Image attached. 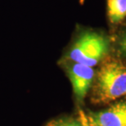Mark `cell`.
<instances>
[{
	"label": "cell",
	"instance_id": "obj_1",
	"mask_svg": "<svg viewBox=\"0 0 126 126\" xmlns=\"http://www.w3.org/2000/svg\"><path fill=\"white\" fill-rule=\"evenodd\" d=\"M110 46V40L105 33L97 30L77 26L65 61L94 67L106 59L109 53Z\"/></svg>",
	"mask_w": 126,
	"mask_h": 126
},
{
	"label": "cell",
	"instance_id": "obj_2",
	"mask_svg": "<svg viewBox=\"0 0 126 126\" xmlns=\"http://www.w3.org/2000/svg\"><path fill=\"white\" fill-rule=\"evenodd\" d=\"M94 80V98L98 102H110L126 96V65L120 60H105Z\"/></svg>",
	"mask_w": 126,
	"mask_h": 126
},
{
	"label": "cell",
	"instance_id": "obj_3",
	"mask_svg": "<svg viewBox=\"0 0 126 126\" xmlns=\"http://www.w3.org/2000/svg\"><path fill=\"white\" fill-rule=\"evenodd\" d=\"M64 65L71 83L73 93L77 100L81 102L94 80L96 72L94 67L70 61H65Z\"/></svg>",
	"mask_w": 126,
	"mask_h": 126
},
{
	"label": "cell",
	"instance_id": "obj_4",
	"mask_svg": "<svg viewBox=\"0 0 126 126\" xmlns=\"http://www.w3.org/2000/svg\"><path fill=\"white\" fill-rule=\"evenodd\" d=\"M87 120L90 126H126V102L92 113L87 117Z\"/></svg>",
	"mask_w": 126,
	"mask_h": 126
},
{
	"label": "cell",
	"instance_id": "obj_5",
	"mask_svg": "<svg viewBox=\"0 0 126 126\" xmlns=\"http://www.w3.org/2000/svg\"><path fill=\"white\" fill-rule=\"evenodd\" d=\"M107 13L110 26H120L126 19V0H107Z\"/></svg>",
	"mask_w": 126,
	"mask_h": 126
},
{
	"label": "cell",
	"instance_id": "obj_6",
	"mask_svg": "<svg viewBox=\"0 0 126 126\" xmlns=\"http://www.w3.org/2000/svg\"><path fill=\"white\" fill-rule=\"evenodd\" d=\"M46 126H89L86 115H83L79 120L58 119L49 122Z\"/></svg>",
	"mask_w": 126,
	"mask_h": 126
},
{
	"label": "cell",
	"instance_id": "obj_7",
	"mask_svg": "<svg viewBox=\"0 0 126 126\" xmlns=\"http://www.w3.org/2000/svg\"><path fill=\"white\" fill-rule=\"evenodd\" d=\"M115 44L120 56L126 58V25L122 26L115 38Z\"/></svg>",
	"mask_w": 126,
	"mask_h": 126
},
{
	"label": "cell",
	"instance_id": "obj_8",
	"mask_svg": "<svg viewBox=\"0 0 126 126\" xmlns=\"http://www.w3.org/2000/svg\"><path fill=\"white\" fill-rule=\"evenodd\" d=\"M88 123H89V122H88ZM89 126H90V125H89Z\"/></svg>",
	"mask_w": 126,
	"mask_h": 126
}]
</instances>
